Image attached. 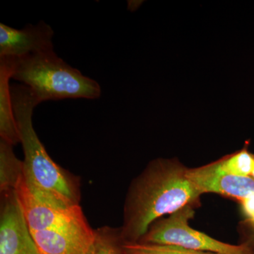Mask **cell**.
<instances>
[{
	"label": "cell",
	"mask_w": 254,
	"mask_h": 254,
	"mask_svg": "<svg viewBox=\"0 0 254 254\" xmlns=\"http://www.w3.org/2000/svg\"><path fill=\"white\" fill-rule=\"evenodd\" d=\"M200 195L187 177L186 168L169 160L153 161L132 185L127 196L120 230L122 240L138 242L155 220L191 205Z\"/></svg>",
	"instance_id": "obj_1"
},
{
	"label": "cell",
	"mask_w": 254,
	"mask_h": 254,
	"mask_svg": "<svg viewBox=\"0 0 254 254\" xmlns=\"http://www.w3.org/2000/svg\"><path fill=\"white\" fill-rule=\"evenodd\" d=\"M249 220H250V222L254 225V213L253 214V215H252V216L249 218Z\"/></svg>",
	"instance_id": "obj_13"
},
{
	"label": "cell",
	"mask_w": 254,
	"mask_h": 254,
	"mask_svg": "<svg viewBox=\"0 0 254 254\" xmlns=\"http://www.w3.org/2000/svg\"><path fill=\"white\" fill-rule=\"evenodd\" d=\"M122 249L125 254H217L188 250L176 246L154 245L140 242H123Z\"/></svg>",
	"instance_id": "obj_11"
},
{
	"label": "cell",
	"mask_w": 254,
	"mask_h": 254,
	"mask_svg": "<svg viewBox=\"0 0 254 254\" xmlns=\"http://www.w3.org/2000/svg\"><path fill=\"white\" fill-rule=\"evenodd\" d=\"M0 254H41L28 230L16 190L3 195Z\"/></svg>",
	"instance_id": "obj_5"
},
{
	"label": "cell",
	"mask_w": 254,
	"mask_h": 254,
	"mask_svg": "<svg viewBox=\"0 0 254 254\" xmlns=\"http://www.w3.org/2000/svg\"><path fill=\"white\" fill-rule=\"evenodd\" d=\"M251 177H252V178H253L254 180V164L253 170H252V175H251Z\"/></svg>",
	"instance_id": "obj_14"
},
{
	"label": "cell",
	"mask_w": 254,
	"mask_h": 254,
	"mask_svg": "<svg viewBox=\"0 0 254 254\" xmlns=\"http://www.w3.org/2000/svg\"><path fill=\"white\" fill-rule=\"evenodd\" d=\"M254 164V155L243 149L201 168L187 169V175L190 180L227 175L251 177Z\"/></svg>",
	"instance_id": "obj_7"
},
{
	"label": "cell",
	"mask_w": 254,
	"mask_h": 254,
	"mask_svg": "<svg viewBox=\"0 0 254 254\" xmlns=\"http://www.w3.org/2000/svg\"><path fill=\"white\" fill-rule=\"evenodd\" d=\"M193 214L192 205H189L168 218L153 224L140 242L176 246L217 254H252L248 246L224 243L190 227L189 220L193 218Z\"/></svg>",
	"instance_id": "obj_4"
},
{
	"label": "cell",
	"mask_w": 254,
	"mask_h": 254,
	"mask_svg": "<svg viewBox=\"0 0 254 254\" xmlns=\"http://www.w3.org/2000/svg\"><path fill=\"white\" fill-rule=\"evenodd\" d=\"M9 59L11 79L28 87L40 103L79 98L95 100L101 95L98 82L70 66L55 50Z\"/></svg>",
	"instance_id": "obj_3"
},
{
	"label": "cell",
	"mask_w": 254,
	"mask_h": 254,
	"mask_svg": "<svg viewBox=\"0 0 254 254\" xmlns=\"http://www.w3.org/2000/svg\"><path fill=\"white\" fill-rule=\"evenodd\" d=\"M11 65L9 58H0V137L13 145L20 143L15 118L11 86Z\"/></svg>",
	"instance_id": "obj_8"
},
{
	"label": "cell",
	"mask_w": 254,
	"mask_h": 254,
	"mask_svg": "<svg viewBox=\"0 0 254 254\" xmlns=\"http://www.w3.org/2000/svg\"><path fill=\"white\" fill-rule=\"evenodd\" d=\"M120 230L103 227L95 230V238L90 254H125L122 249Z\"/></svg>",
	"instance_id": "obj_12"
},
{
	"label": "cell",
	"mask_w": 254,
	"mask_h": 254,
	"mask_svg": "<svg viewBox=\"0 0 254 254\" xmlns=\"http://www.w3.org/2000/svg\"><path fill=\"white\" fill-rule=\"evenodd\" d=\"M14 146L0 138V190L1 195L16 190L23 177V161L16 157Z\"/></svg>",
	"instance_id": "obj_10"
},
{
	"label": "cell",
	"mask_w": 254,
	"mask_h": 254,
	"mask_svg": "<svg viewBox=\"0 0 254 254\" xmlns=\"http://www.w3.org/2000/svg\"><path fill=\"white\" fill-rule=\"evenodd\" d=\"M11 91L20 143L24 154L22 180L26 189L39 199L79 205V183L76 177L50 158L35 131L33 113L39 102L24 85H11Z\"/></svg>",
	"instance_id": "obj_2"
},
{
	"label": "cell",
	"mask_w": 254,
	"mask_h": 254,
	"mask_svg": "<svg viewBox=\"0 0 254 254\" xmlns=\"http://www.w3.org/2000/svg\"><path fill=\"white\" fill-rule=\"evenodd\" d=\"M53 28L45 21L22 29L0 23V58H18L55 50Z\"/></svg>",
	"instance_id": "obj_6"
},
{
	"label": "cell",
	"mask_w": 254,
	"mask_h": 254,
	"mask_svg": "<svg viewBox=\"0 0 254 254\" xmlns=\"http://www.w3.org/2000/svg\"><path fill=\"white\" fill-rule=\"evenodd\" d=\"M190 181L200 193H215L237 198L240 201L254 194V180L252 177L227 176L195 179Z\"/></svg>",
	"instance_id": "obj_9"
}]
</instances>
